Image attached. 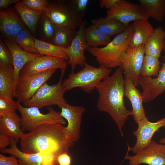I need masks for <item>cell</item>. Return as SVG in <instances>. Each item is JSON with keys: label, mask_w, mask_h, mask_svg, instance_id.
<instances>
[{"label": "cell", "mask_w": 165, "mask_h": 165, "mask_svg": "<svg viewBox=\"0 0 165 165\" xmlns=\"http://www.w3.org/2000/svg\"><path fill=\"white\" fill-rule=\"evenodd\" d=\"M121 67H118L113 74L106 78L97 86L98 94L97 107L111 116L122 137L123 128L131 111L126 108L123 100L124 78Z\"/></svg>", "instance_id": "cell-1"}, {"label": "cell", "mask_w": 165, "mask_h": 165, "mask_svg": "<svg viewBox=\"0 0 165 165\" xmlns=\"http://www.w3.org/2000/svg\"><path fill=\"white\" fill-rule=\"evenodd\" d=\"M65 127L57 123L40 126L25 135L20 141L22 151L29 153H41L53 155L57 158L68 152L74 143L64 132Z\"/></svg>", "instance_id": "cell-2"}, {"label": "cell", "mask_w": 165, "mask_h": 165, "mask_svg": "<svg viewBox=\"0 0 165 165\" xmlns=\"http://www.w3.org/2000/svg\"><path fill=\"white\" fill-rule=\"evenodd\" d=\"M133 31L132 24H129L125 30L104 47H89L86 50L95 57L100 66L107 68L121 67L123 56L127 49Z\"/></svg>", "instance_id": "cell-3"}, {"label": "cell", "mask_w": 165, "mask_h": 165, "mask_svg": "<svg viewBox=\"0 0 165 165\" xmlns=\"http://www.w3.org/2000/svg\"><path fill=\"white\" fill-rule=\"evenodd\" d=\"M112 71L100 66L94 67L86 62L83 68L77 72L72 71L68 78L62 82L66 91L79 88L87 93H90L103 80L108 76Z\"/></svg>", "instance_id": "cell-4"}, {"label": "cell", "mask_w": 165, "mask_h": 165, "mask_svg": "<svg viewBox=\"0 0 165 165\" xmlns=\"http://www.w3.org/2000/svg\"><path fill=\"white\" fill-rule=\"evenodd\" d=\"M43 14L56 26L75 30L79 29L83 21L72 0L49 3Z\"/></svg>", "instance_id": "cell-5"}, {"label": "cell", "mask_w": 165, "mask_h": 165, "mask_svg": "<svg viewBox=\"0 0 165 165\" xmlns=\"http://www.w3.org/2000/svg\"><path fill=\"white\" fill-rule=\"evenodd\" d=\"M17 102V110L22 120L21 129L24 132H30L38 127L45 124L66 123L65 119L60 113L53 108L48 107L49 112L42 114L39 109L35 107H25Z\"/></svg>", "instance_id": "cell-6"}, {"label": "cell", "mask_w": 165, "mask_h": 165, "mask_svg": "<svg viewBox=\"0 0 165 165\" xmlns=\"http://www.w3.org/2000/svg\"><path fill=\"white\" fill-rule=\"evenodd\" d=\"M64 75H61L58 82L50 85L43 84L28 101L23 104L25 107H35L39 109L45 106L57 105L59 108L68 105L64 97L66 92L62 85Z\"/></svg>", "instance_id": "cell-7"}, {"label": "cell", "mask_w": 165, "mask_h": 165, "mask_svg": "<svg viewBox=\"0 0 165 165\" xmlns=\"http://www.w3.org/2000/svg\"><path fill=\"white\" fill-rule=\"evenodd\" d=\"M56 70L52 69L31 75L20 73L15 88L14 97H16L17 101L20 103L27 101L51 77Z\"/></svg>", "instance_id": "cell-8"}, {"label": "cell", "mask_w": 165, "mask_h": 165, "mask_svg": "<svg viewBox=\"0 0 165 165\" xmlns=\"http://www.w3.org/2000/svg\"><path fill=\"white\" fill-rule=\"evenodd\" d=\"M145 45L136 47L129 45L121 60L124 79H130L134 84L139 85V79L145 54Z\"/></svg>", "instance_id": "cell-9"}, {"label": "cell", "mask_w": 165, "mask_h": 165, "mask_svg": "<svg viewBox=\"0 0 165 165\" xmlns=\"http://www.w3.org/2000/svg\"><path fill=\"white\" fill-rule=\"evenodd\" d=\"M105 17L127 25L132 21L149 18L140 5L125 0H118L112 7L107 10Z\"/></svg>", "instance_id": "cell-10"}, {"label": "cell", "mask_w": 165, "mask_h": 165, "mask_svg": "<svg viewBox=\"0 0 165 165\" xmlns=\"http://www.w3.org/2000/svg\"><path fill=\"white\" fill-rule=\"evenodd\" d=\"M128 148L124 159L129 161V165H165V145L159 144L152 141L146 148L137 152L134 156L128 155Z\"/></svg>", "instance_id": "cell-11"}, {"label": "cell", "mask_w": 165, "mask_h": 165, "mask_svg": "<svg viewBox=\"0 0 165 165\" xmlns=\"http://www.w3.org/2000/svg\"><path fill=\"white\" fill-rule=\"evenodd\" d=\"M137 123L138 128L133 133L136 138L135 144L132 148L128 144V148L135 154L149 145L155 132L161 127L165 128V116L154 122L150 121L147 117Z\"/></svg>", "instance_id": "cell-12"}, {"label": "cell", "mask_w": 165, "mask_h": 165, "mask_svg": "<svg viewBox=\"0 0 165 165\" xmlns=\"http://www.w3.org/2000/svg\"><path fill=\"white\" fill-rule=\"evenodd\" d=\"M67 64L68 61L64 59L41 55L26 64L20 73L23 75H31L52 69H60L61 74L64 75Z\"/></svg>", "instance_id": "cell-13"}, {"label": "cell", "mask_w": 165, "mask_h": 165, "mask_svg": "<svg viewBox=\"0 0 165 165\" xmlns=\"http://www.w3.org/2000/svg\"><path fill=\"white\" fill-rule=\"evenodd\" d=\"M86 25V21L83 20L71 43L64 49L69 58L68 64L71 66L72 71H74L77 65L84 67L86 62L84 51L86 45L84 36Z\"/></svg>", "instance_id": "cell-14"}, {"label": "cell", "mask_w": 165, "mask_h": 165, "mask_svg": "<svg viewBox=\"0 0 165 165\" xmlns=\"http://www.w3.org/2000/svg\"><path fill=\"white\" fill-rule=\"evenodd\" d=\"M163 61L156 78L140 76L139 85L142 88L141 94L145 103L154 100L165 91V55L163 56Z\"/></svg>", "instance_id": "cell-15"}, {"label": "cell", "mask_w": 165, "mask_h": 165, "mask_svg": "<svg viewBox=\"0 0 165 165\" xmlns=\"http://www.w3.org/2000/svg\"><path fill=\"white\" fill-rule=\"evenodd\" d=\"M60 112L61 116L67 121L64 132L68 138L74 143L79 139L82 116L85 108L82 106H75L69 104L61 107Z\"/></svg>", "instance_id": "cell-16"}, {"label": "cell", "mask_w": 165, "mask_h": 165, "mask_svg": "<svg viewBox=\"0 0 165 165\" xmlns=\"http://www.w3.org/2000/svg\"><path fill=\"white\" fill-rule=\"evenodd\" d=\"M4 42L11 54L15 88L20 71L24 66L29 61L42 55L28 52L22 49L14 41L6 39Z\"/></svg>", "instance_id": "cell-17"}, {"label": "cell", "mask_w": 165, "mask_h": 165, "mask_svg": "<svg viewBox=\"0 0 165 165\" xmlns=\"http://www.w3.org/2000/svg\"><path fill=\"white\" fill-rule=\"evenodd\" d=\"M25 26L18 15L11 10L0 11V30L6 39L14 41Z\"/></svg>", "instance_id": "cell-18"}, {"label": "cell", "mask_w": 165, "mask_h": 165, "mask_svg": "<svg viewBox=\"0 0 165 165\" xmlns=\"http://www.w3.org/2000/svg\"><path fill=\"white\" fill-rule=\"evenodd\" d=\"M124 96L130 101L132 107V115L136 123L147 118L143 105V97L141 93L131 80L124 79Z\"/></svg>", "instance_id": "cell-19"}, {"label": "cell", "mask_w": 165, "mask_h": 165, "mask_svg": "<svg viewBox=\"0 0 165 165\" xmlns=\"http://www.w3.org/2000/svg\"><path fill=\"white\" fill-rule=\"evenodd\" d=\"M22 120L16 111L0 115V134H6L17 142L25 133L21 129Z\"/></svg>", "instance_id": "cell-20"}, {"label": "cell", "mask_w": 165, "mask_h": 165, "mask_svg": "<svg viewBox=\"0 0 165 165\" xmlns=\"http://www.w3.org/2000/svg\"><path fill=\"white\" fill-rule=\"evenodd\" d=\"M11 140L9 148L0 150L2 153L9 154L15 156L20 165H43L44 156L46 154L24 152L17 148V141L12 138H11Z\"/></svg>", "instance_id": "cell-21"}, {"label": "cell", "mask_w": 165, "mask_h": 165, "mask_svg": "<svg viewBox=\"0 0 165 165\" xmlns=\"http://www.w3.org/2000/svg\"><path fill=\"white\" fill-rule=\"evenodd\" d=\"M133 33L129 45L136 47L145 45L152 34L154 29L147 19L133 21Z\"/></svg>", "instance_id": "cell-22"}, {"label": "cell", "mask_w": 165, "mask_h": 165, "mask_svg": "<svg viewBox=\"0 0 165 165\" xmlns=\"http://www.w3.org/2000/svg\"><path fill=\"white\" fill-rule=\"evenodd\" d=\"M165 31L161 27L154 29V31L145 44V55L159 58L163 50Z\"/></svg>", "instance_id": "cell-23"}, {"label": "cell", "mask_w": 165, "mask_h": 165, "mask_svg": "<svg viewBox=\"0 0 165 165\" xmlns=\"http://www.w3.org/2000/svg\"><path fill=\"white\" fill-rule=\"evenodd\" d=\"M91 22L92 24L110 37L114 35H118L123 32L129 25L116 20L106 17L93 19Z\"/></svg>", "instance_id": "cell-24"}, {"label": "cell", "mask_w": 165, "mask_h": 165, "mask_svg": "<svg viewBox=\"0 0 165 165\" xmlns=\"http://www.w3.org/2000/svg\"><path fill=\"white\" fill-rule=\"evenodd\" d=\"M13 5L22 21L32 33H35L38 21L42 13L28 7L20 1Z\"/></svg>", "instance_id": "cell-25"}, {"label": "cell", "mask_w": 165, "mask_h": 165, "mask_svg": "<svg viewBox=\"0 0 165 165\" xmlns=\"http://www.w3.org/2000/svg\"><path fill=\"white\" fill-rule=\"evenodd\" d=\"M84 36L86 47L96 48L101 46H105L111 41V37L106 35L92 24L85 28Z\"/></svg>", "instance_id": "cell-26"}, {"label": "cell", "mask_w": 165, "mask_h": 165, "mask_svg": "<svg viewBox=\"0 0 165 165\" xmlns=\"http://www.w3.org/2000/svg\"><path fill=\"white\" fill-rule=\"evenodd\" d=\"M13 67H0V96L13 97L15 92Z\"/></svg>", "instance_id": "cell-27"}, {"label": "cell", "mask_w": 165, "mask_h": 165, "mask_svg": "<svg viewBox=\"0 0 165 165\" xmlns=\"http://www.w3.org/2000/svg\"><path fill=\"white\" fill-rule=\"evenodd\" d=\"M139 1L149 17L157 21L163 20L165 14V0H139Z\"/></svg>", "instance_id": "cell-28"}, {"label": "cell", "mask_w": 165, "mask_h": 165, "mask_svg": "<svg viewBox=\"0 0 165 165\" xmlns=\"http://www.w3.org/2000/svg\"><path fill=\"white\" fill-rule=\"evenodd\" d=\"M35 46L38 53L42 55L61 58L67 61L69 60L68 57L64 51V48L35 38Z\"/></svg>", "instance_id": "cell-29"}, {"label": "cell", "mask_w": 165, "mask_h": 165, "mask_svg": "<svg viewBox=\"0 0 165 165\" xmlns=\"http://www.w3.org/2000/svg\"><path fill=\"white\" fill-rule=\"evenodd\" d=\"M77 30L56 26L54 34L51 43L66 48L71 43Z\"/></svg>", "instance_id": "cell-30"}, {"label": "cell", "mask_w": 165, "mask_h": 165, "mask_svg": "<svg viewBox=\"0 0 165 165\" xmlns=\"http://www.w3.org/2000/svg\"><path fill=\"white\" fill-rule=\"evenodd\" d=\"M159 58L149 55H145L141 69L140 76L145 77L157 76L160 68Z\"/></svg>", "instance_id": "cell-31"}, {"label": "cell", "mask_w": 165, "mask_h": 165, "mask_svg": "<svg viewBox=\"0 0 165 165\" xmlns=\"http://www.w3.org/2000/svg\"><path fill=\"white\" fill-rule=\"evenodd\" d=\"M35 38L25 27L14 41L24 50L31 53L39 54L35 46Z\"/></svg>", "instance_id": "cell-32"}, {"label": "cell", "mask_w": 165, "mask_h": 165, "mask_svg": "<svg viewBox=\"0 0 165 165\" xmlns=\"http://www.w3.org/2000/svg\"><path fill=\"white\" fill-rule=\"evenodd\" d=\"M13 98L0 96V115L16 111L17 109V101H15Z\"/></svg>", "instance_id": "cell-33"}, {"label": "cell", "mask_w": 165, "mask_h": 165, "mask_svg": "<svg viewBox=\"0 0 165 165\" xmlns=\"http://www.w3.org/2000/svg\"><path fill=\"white\" fill-rule=\"evenodd\" d=\"M11 66H13L11 54L7 47L1 39L0 41V67Z\"/></svg>", "instance_id": "cell-34"}, {"label": "cell", "mask_w": 165, "mask_h": 165, "mask_svg": "<svg viewBox=\"0 0 165 165\" xmlns=\"http://www.w3.org/2000/svg\"><path fill=\"white\" fill-rule=\"evenodd\" d=\"M21 2L28 7L42 14L49 3L46 0H23Z\"/></svg>", "instance_id": "cell-35"}, {"label": "cell", "mask_w": 165, "mask_h": 165, "mask_svg": "<svg viewBox=\"0 0 165 165\" xmlns=\"http://www.w3.org/2000/svg\"><path fill=\"white\" fill-rule=\"evenodd\" d=\"M43 28L45 35L50 42L51 43L55 31L56 25L47 17L43 15Z\"/></svg>", "instance_id": "cell-36"}, {"label": "cell", "mask_w": 165, "mask_h": 165, "mask_svg": "<svg viewBox=\"0 0 165 165\" xmlns=\"http://www.w3.org/2000/svg\"><path fill=\"white\" fill-rule=\"evenodd\" d=\"M72 1L75 6L78 13L83 18L84 16L89 1L88 0H72Z\"/></svg>", "instance_id": "cell-37"}, {"label": "cell", "mask_w": 165, "mask_h": 165, "mask_svg": "<svg viewBox=\"0 0 165 165\" xmlns=\"http://www.w3.org/2000/svg\"><path fill=\"white\" fill-rule=\"evenodd\" d=\"M0 165H20L17 158L13 155L7 156L0 154Z\"/></svg>", "instance_id": "cell-38"}, {"label": "cell", "mask_w": 165, "mask_h": 165, "mask_svg": "<svg viewBox=\"0 0 165 165\" xmlns=\"http://www.w3.org/2000/svg\"><path fill=\"white\" fill-rule=\"evenodd\" d=\"M71 157L68 152L61 154L57 158V165H71Z\"/></svg>", "instance_id": "cell-39"}, {"label": "cell", "mask_w": 165, "mask_h": 165, "mask_svg": "<svg viewBox=\"0 0 165 165\" xmlns=\"http://www.w3.org/2000/svg\"><path fill=\"white\" fill-rule=\"evenodd\" d=\"M11 143V138L3 134H0V149L2 150L6 148Z\"/></svg>", "instance_id": "cell-40"}, {"label": "cell", "mask_w": 165, "mask_h": 165, "mask_svg": "<svg viewBox=\"0 0 165 165\" xmlns=\"http://www.w3.org/2000/svg\"><path fill=\"white\" fill-rule=\"evenodd\" d=\"M118 0H100L99 3L101 8L105 7L108 9L112 7Z\"/></svg>", "instance_id": "cell-41"}, {"label": "cell", "mask_w": 165, "mask_h": 165, "mask_svg": "<svg viewBox=\"0 0 165 165\" xmlns=\"http://www.w3.org/2000/svg\"><path fill=\"white\" fill-rule=\"evenodd\" d=\"M19 0H0V8H5L9 6L19 2Z\"/></svg>", "instance_id": "cell-42"}, {"label": "cell", "mask_w": 165, "mask_h": 165, "mask_svg": "<svg viewBox=\"0 0 165 165\" xmlns=\"http://www.w3.org/2000/svg\"><path fill=\"white\" fill-rule=\"evenodd\" d=\"M160 142L165 145V137L161 138L160 141Z\"/></svg>", "instance_id": "cell-43"}, {"label": "cell", "mask_w": 165, "mask_h": 165, "mask_svg": "<svg viewBox=\"0 0 165 165\" xmlns=\"http://www.w3.org/2000/svg\"><path fill=\"white\" fill-rule=\"evenodd\" d=\"M163 51L165 52V39L164 40V46Z\"/></svg>", "instance_id": "cell-44"}]
</instances>
